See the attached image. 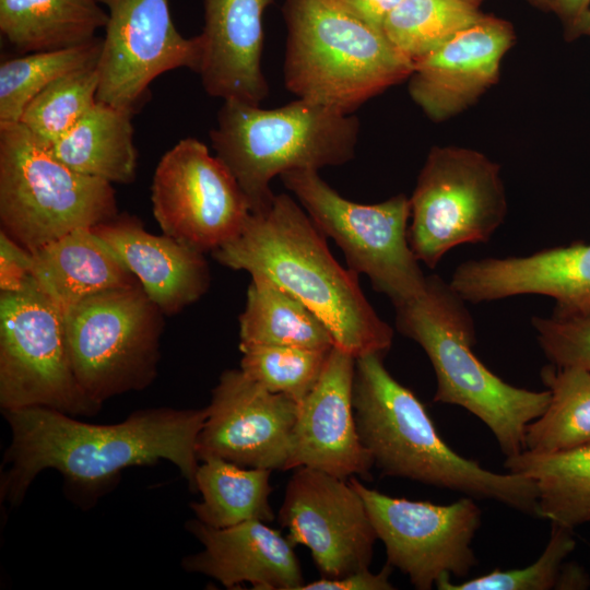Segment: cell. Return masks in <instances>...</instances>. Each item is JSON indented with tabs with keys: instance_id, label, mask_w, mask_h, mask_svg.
Instances as JSON below:
<instances>
[{
	"instance_id": "23",
	"label": "cell",
	"mask_w": 590,
	"mask_h": 590,
	"mask_svg": "<svg viewBox=\"0 0 590 590\" xmlns=\"http://www.w3.org/2000/svg\"><path fill=\"white\" fill-rule=\"evenodd\" d=\"M31 276L62 314L95 294L138 284L93 228H76L32 251Z\"/></svg>"
},
{
	"instance_id": "31",
	"label": "cell",
	"mask_w": 590,
	"mask_h": 590,
	"mask_svg": "<svg viewBox=\"0 0 590 590\" xmlns=\"http://www.w3.org/2000/svg\"><path fill=\"white\" fill-rule=\"evenodd\" d=\"M103 38L58 50L30 52L0 64V123L19 122L28 103L56 80L98 63Z\"/></svg>"
},
{
	"instance_id": "40",
	"label": "cell",
	"mask_w": 590,
	"mask_h": 590,
	"mask_svg": "<svg viewBox=\"0 0 590 590\" xmlns=\"http://www.w3.org/2000/svg\"><path fill=\"white\" fill-rule=\"evenodd\" d=\"M590 586V576L586 568L577 563H564L560 568L555 589L575 590L588 589Z\"/></svg>"
},
{
	"instance_id": "13",
	"label": "cell",
	"mask_w": 590,
	"mask_h": 590,
	"mask_svg": "<svg viewBox=\"0 0 590 590\" xmlns=\"http://www.w3.org/2000/svg\"><path fill=\"white\" fill-rule=\"evenodd\" d=\"M151 202L163 234L202 253L234 239L250 215L233 174L194 138L180 140L162 156Z\"/></svg>"
},
{
	"instance_id": "41",
	"label": "cell",
	"mask_w": 590,
	"mask_h": 590,
	"mask_svg": "<svg viewBox=\"0 0 590 590\" xmlns=\"http://www.w3.org/2000/svg\"><path fill=\"white\" fill-rule=\"evenodd\" d=\"M531 5L542 10L544 12H552L553 0H527Z\"/></svg>"
},
{
	"instance_id": "35",
	"label": "cell",
	"mask_w": 590,
	"mask_h": 590,
	"mask_svg": "<svg viewBox=\"0 0 590 590\" xmlns=\"http://www.w3.org/2000/svg\"><path fill=\"white\" fill-rule=\"evenodd\" d=\"M536 340L557 366L577 367L590 371V315L533 317Z\"/></svg>"
},
{
	"instance_id": "18",
	"label": "cell",
	"mask_w": 590,
	"mask_h": 590,
	"mask_svg": "<svg viewBox=\"0 0 590 590\" xmlns=\"http://www.w3.org/2000/svg\"><path fill=\"white\" fill-rule=\"evenodd\" d=\"M514 42L508 21L484 14L414 62L408 79L411 98L433 121L458 115L496 83L502 59Z\"/></svg>"
},
{
	"instance_id": "5",
	"label": "cell",
	"mask_w": 590,
	"mask_h": 590,
	"mask_svg": "<svg viewBox=\"0 0 590 590\" xmlns=\"http://www.w3.org/2000/svg\"><path fill=\"white\" fill-rule=\"evenodd\" d=\"M285 87L353 114L409 79L414 63L339 0H284Z\"/></svg>"
},
{
	"instance_id": "26",
	"label": "cell",
	"mask_w": 590,
	"mask_h": 590,
	"mask_svg": "<svg viewBox=\"0 0 590 590\" xmlns=\"http://www.w3.org/2000/svg\"><path fill=\"white\" fill-rule=\"evenodd\" d=\"M507 472L533 480L539 517L570 529L590 523V445L553 453L506 457Z\"/></svg>"
},
{
	"instance_id": "6",
	"label": "cell",
	"mask_w": 590,
	"mask_h": 590,
	"mask_svg": "<svg viewBox=\"0 0 590 590\" xmlns=\"http://www.w3.org/2000/svg\"><path fill=\"white\" fill-rule=\"evenodd\" d=\"M358 134L354 114L308 99L271 109L227 99L210 139L246 196L250 212H259L273 200L270 184L275 176L343 165L354 158Z\"/></svg>"
},
{
	"instance_id": "32",
	"label": "cell",
	"mask_w": 590,
	"mask_h": 590,
	"mask_svg": "<svg viewBox=\"0 0 590 590\" xmlns=\"http://www.w3.org/2000/svg\"><path fill=\"white\" fill-rule=\"evenodd\" d=\"M98 84L97 66L69 73L39 92L19 122L50 145L94 106Z\"/></svg>"
},
{
	"instance_id": "39",
	"label": "cell",
	"mask_w": 590,
	"mask_h": 590,
	"mask_svg": "<svg viewBox=\"0 0 590 590\" xmlns=\"http://www.w3.org/2000/svg\"><path fill=\"white\" fill-rule=\"evenodd\" d=\"M368 25L382 32L389 14L402 0H339ZM384 33V32H382Z\"/></svg>"
},
{
	"instance_id": "16",
	"label": "cell",
	"mask_w": 590,
	"mask_h": 590,
	"mask_svg": "<svg viewBox=\"0 0 590 590\" xmlns=\"http://www.w3.org/2000/svg\"><path fill=\"white\" fill-rule=\"evenodd\" d=\"M198 435V460L219 458L246 468L286 471L299 402L274 393L240 368L220 376Z\"/></svg>"
},
{
	"instance_id": "28",
	"label": "cell",
	"mask_w": 590,
	"mask_h": 590,
	"mask_svg": "<svg viewBox=\"0 0 590 590\" xmlns=\"http://www.w3.org/2000/svg\"><path fill=\"white\" fill-rule=\"evenodd\" d=\"M271 472L219 458L201 461L196 474V489L202 499L191 504L196 519L213 528L233 527L249 520L272 522Z\"/></svg>"
},
{
	"instance_id": "15",
	"label": "cell",
	"mask_w": 590,
	"mask_h": 590,
	"mask_svg": "<svg viewBox=\"0 0 590 590\" xmlns=\"http://www.w3.org/2000/svg\"><path fill=\"white\" fill-rule=\"evenodd\" d=\"M278 520L306 546L323 578L369 568L378 540L365 504L345 479L299 467L290 477Z\"/></svg>"
},
{
	"instance_id": "33",
	"label": "cell",
	"mask_w": 590,
	"mask_h": 590,
	"mask_svg": "<svg viewBox=\"0 0 590 590\" xmlns=\"http://www.w3.org/2000/svg\"><path fill=\"white\" fill-rule=\"evenodd\" d=\"M332 349L241 345L240 369L267 390L300 402L321 377Z\"/></svg>"
},
{
	"instance_id": "3",
	"label": "cell",
	"mask_w": 590,
	"mask_h": 590,
	"mask_svg": "<svg viewBox=\"0 0 590 590\" xmlns=\"http://www.w3.org/2000/svg\"><path fill=\"white\" fill-rule=\"evenodd\" d=\"M384 355L355 358L353 412L359 439L384 475L492 499L539 516L535 482L464 458L440 437L421 400L393 378Z\"/></svg>"
},
{
	"instance_id": "2",
	"label": "cell",
	"mask_w": 590,
	"mask_h": 590,
	"mask_svg": "<svg viewBox=\"0 0 590 590\" xmlns=\"http://www.w3.org/2000/svg\"><path fill=\"white\" fill-rule=\"evenodd\" d=\"M212 257L299 299L326 324L335 346L355 358L390 350L393 330L366 299L358 274L339 264L326 236L291 196L274 194L266 209L250 212L241 232Z\"/></svg>"
},
{
	"instance_id": "19",
	"label": "cell",
	"mask_w": 590,
	"mask_h": 590,
	"mask_svg": "<svg viewBox=\"0 0 590 590\" xmlns=\"http://www.w3.org/2000/svg\"><path fill=\"white\" fill-rule=\"evenodd\" d=\"M449 283L473 304L544 295L555 299V314L590 315V244L577 241L524 257L468 260L456 268Z\"/></svg>"
},
{
	"instance_id": "14",
	"label": "cell",
	"mask_w": 590,
	"mask_h": 590,
	"mask_svg": "<svg viewBox=\"0 0 590 590\" xmlns=\"http://www.w3.org/2000/svg\"><path fill=\"white\" fill-rule=\"evenodd\" d=\"M97 63V101L134 115L158 75L178 68L198 74L200 36L176 28L169 0H110Z\"/></svg>"
},
{
	"instance_id": "25",
	"label": "cell",
	"mask_w": 590,
	"mask_h": 590,
	"mask_svg": "<svg viewBox=\"0 0 590 590\" xmlns=\"http://www.w3.org/2000/svg\"><path fill=\"white\" fill-rule=\"evenodd\" d=\"M107 19L96 0H0V32L23 54L85 44Z\"/></svg>"
},
{
	"instance_id": "7",
	"label": "cell",
	"mask_w": 590,
	"mask_h": 590,
	"mask_svg": "<svg viewBox=\"0 0 590 590\" xmlns=\"http://www.w3.org/2000/svg\"><path fill=\"white\" fill-rule=\"evenodd\" d=\"M117 214L113 184L73 170L22 123H0V222L13 240L32 252Z\"/></svg>"
},
{
	"instance_id": "12",
	"label": "cell",
	"mask_w": 590,
	"mask_h": 590,
	"mask_svg": "<svg viewBox=\"0 0 590 590\" xmlns=\"http://www.w3.org/2000/svg\"><path fill=\"white\" fill-rule=\"evenodd\" d=\"M350 483L385 545L387 563L405 574L414 588L429 590L442 575L465 577L477 565L472 542L482 510L474 498L437 505L388 496L353 476Z\"/></svg>"
},
{
	"instance_id": "4",
	"label": "cell",
	"mask_w": 590,
	"mask_h": 590,
	"mask_svg": "<svg viewBox=\"0 0 590 590\" xmlns=\"http://www.w3.org/2000/svg\"><path fill=\"white\" fill-rule=\"evenodd\" d=\"M465 300L437 274L424 291L396 308V327L426 353L435 371L434 401L459 405L493 433L506 457L524 450L528 425L544 413L550 391L515 387L473 353L475 327Z\"/></svg>"
},
{
	"instance_id": "21",
	"label": "cell",
	"mask_w": 590,
	"mask_h": 590,
	"mask_svg": "<svg viewBox=\"0 0 590 590\" xmlns=\"http://www.w3.org/2000/svg\"><path fill=\"white\" fill-rule=\"evenodd\" d=\"M273 0H203L202 57L205 92L223 101L260 105L269 95L262 71L263 13Z\"/></svg>"
},
{
	"instance_id": "20",
	"label": "cell",
	"mask_w": 590,
	"mask_h": 590,
	"mask_svg": "<svg viewBox=\"0 0 590 590\" xmlns=\"http://www.w3.org/2000/svg\"><path fill=\"white\" fill-rule=\"evenodd\" d=\"M186 528L203 546L184 558L189 573L211 577L227 589L248 582L256 590H300L306 583L295 545L267 522L213 528L193 519Z\"/></svg>"
},
{
	"instance_id": "24",
	"label": "cell",
	"mask_w": 590,
	"mask_h": 590,
	"mask_svg": "<svg viewBox=\"0 0 590 590\" xmlns=\"http://www.w3.org/2000/svg\"><path fill=\"white\" fill-rule=\"evenodd\" d=\"M132 114L101 101L61 138L50 144L54 155L73 170L110 184L135 179L138 151Z\"/></svg>"
},
{
	"instance_id": "22",
	"label": "cell",
	"mask_w": 590,
	"mask_h": 590,
	"mask_svg": "<svg viewBox=\"0 0 590 590\" xmlns=\"http://www.w3.org/2000/svg\"><path fill=\"white\" fill-rule=\"evenodd\" d=\"M165 316L199 300L211 275L204 253L168 235H154L133 215L122 213L93 227Z\"/></svg>"
},
{
	"instance_id": "11",
	"label": "cell",
	"mask_w": 590,
	"mask_h": 590,
	"mask_svg": "<svg viewBox=\"0 0 590 590\" xmlns=\"http://www.w3.org/2000/svg\"><path fill=\"white\" fill-rule=\"evenodd\" d=\"M0 406H44L72 416L102 409L76 380L63 314L32 276L19 291L0 293Z\"/></svg>"
},
{
	"instance_id": "1",
	"label": "cell",
	"mask_w": 590,
	"mask_h": 590,
	"mask_svg": "<svg viewBox=\"0 0 590 590\" xmlns=\"http://www.w3.org/2000/svg\"><path fill=\"white\" fill-rule=\"evenodd\" d=\"M11 442L3 455L0 498L17 506L45 469L62 474L79 495L94 497L127 468L162 460L175 464L196 489L198 435L206 409L154 408L134 411L125 421L99 425L60 411L28 406L3 411Z\"/></svg>"
},
{
	"instance_id": "43",
	"label": "cell",
	"mask_w": 590,
	"mask_h": 590,
	"mask_svg": "<svg viewBox=\"0 0 590 590\" xmlns=\"http://www.w3.org/2000/svg\"><path fill=\"white\" fill-rule=\"evenodd\" d=\"M96 1L105 5H108V3L110 2V0H96Z\"/></svg>"
},
{
	"instance_id": "42",
	"label": "cell",
	"mask_w": 590,
	"mask_h": 590,
	"mask_svg": "<svg viewBox=\"0 0 590 590\" xmlns=\"http://www.w3.org/2000/svg\"><path fill=\"white\" fill-rule=\"evenodd\" d=\"M464 1H468V2H470V3H473V4L480 7L483 0H464Z\"/></svg>"
},
{
	"instance_id": "34",
	"label": "cell",
	"mask_w": 590,
	"mask_h": 590,
	"mask_svg": "<svg viewBox=\"0 0 590 590\" xmlns=\"http://www.w3.org/2000/svg\"><path fill=\"white\" fill-rule=\"evenodd\" d=\"M574 530L551 523L548 542L540 557L523 568H495L476 578L452 583L450 574L437 581L439 590H550L555 589L565 559L575 550Z\"/></svg>"
},
{
	"instance_id": "36",
	"label": "cell",
	"mask_w": 590,
	"mask_h": 590,
	"mask_svg": "<svg viewBox=\"0 0 590 590\" xmlns=\"http://www.w3.org/2000/svg\"><path fill=\"white\" fill-rule=\"evenodd\" d=\"M32 252L0 233V290L14 292L22 288L31 278Z\"/></svg>"
},
{
	"instance_id": "10",
	"label": "cell",
	"mask_w": 590,
	"mask_h": 590,
	"mask_svg": "<svg viewBox=\"0 0 590 590\" xmlns=\"http://www.w3.org/2000/svg\"><path fill=\"white\" fill-rule=\"evenodd\" d=\"M409 199V244L429 268L459 245L487 243L507 214L499 165L459 146L432 148Z\"/></svg>"
},
{
	"instance_id": "8",
	"label": "cell",
	"mask_w": 590,
	"mask_h": 590,
	"mask_svg": "<svg viewBox=\"0 0 590 590\" xmlns=\"http://www.w3.org/2000/svg\"><path fill=\"white\" fill-rule=\"evenodd\" d=\"M63 317L74 375L93 402L154 381L165 315L139 283L90 296Z\"/></svg>"
},
{
	"instance_id": "27",
	"label": "cell",
	"mask_w": 590,
	"mask_h": 590,
	"mask_svg": "<svg viewBox=\"0 0 590 590\" xmlns=\"http://www.w3.org/2000/svg\"><path fill=\"white\" fill-rule=\"evenodd\" d=\"M279 345L332 349L333 337L299 299L267 279L251 276L239 316V346Z\"/></svg>"
},
{
	"instance_id": "17",
	"label": "cell",
	"mask_w": 590,
	"mask_h": 590,
	"mask_svg": "<svg viewBox=\"0 0 590 590\" xmlns=\"http://www.w3.org/2000/svg\"><path fill=\"white\" fill-rule=\"evenodd\" d=\"M354 371L355 357L334 345L318 382L299 402L286 471L306 467L345 480L369 476L374 461L353 412Z\"/></svg>"
},
{
	"instance_id": "9",
	"label": "cell",
	"mask_w": 590,
	"mask_h": 590,
	"mask_svg": "<svg viewBox=\"0 0 590 590\" xmlns=\"http://www.w3.org/2000/svg\"><path fill=\"white\" fill-rule=\"evenodd\" d=\"M280 178L318 229L340 247L349 269L365 274L393 306L424 291L427 276L408 239V197L401 193L376 204H361L339 194L317 170H291Z\"/></svg>"
},
{
	"instance_id": "37",
	"label": "cell",
	"mask_w": 590,
	"mask_h": 590,
	"mask_svg": "<svg viewBox=\"0 0 590 590\" xmlns=\"http://www.w3.org/2000/svg\"><path fill=\"white\" fill-rule=\"evenodd\" d=\"M393 567L386 563L381 570L371 573L369 568L357 570L339 578H323L305 583L300 590H391Z\"/></svg>"
},
{
	"instance_id": "30",
	"label": "cell",
	"mask_w": 590,
	"mask_h": 590,
	"mask_svg": "<svg viewBox=\"0 0 590 590\" xmlns=\"http://www.w3.org/2000/svg\"><path fill=\"white\" fill-rule=\"evenodd\" d=\"M483 16L479 5L464 0H402L382 32L414 63Z\"/></svg>"
},
{
	"instance_id": "38",
	"label": "cell",
	"mask_w": 590,
	"mask_h": 590,
	"mask_svg": "<svg viewBox=\"0 0 590 590\" xmlns=\"http://www.w3.org/2000/svg\"><path fill=\"white\" fill-rule=\"evenodd\" d=\"M566 40L590 36V0H553Z\"/></svg>"
},
{
	"instance_id": "29",
	"label": "cell",
	"mask_w": 590,
	"mask_h": 590,
	"mask_svg": "<svg viewBox=\"0 0 590 590\" xmlns=\"http://www.w3.org/2000/svg\"><path fill=\"white\" fill-rule=\"evenodd\" d=\"M541 379L551 398L526 430L524 450L553 453L590 445V371L550 363Z\"/></svg>"
}]
</instances>
